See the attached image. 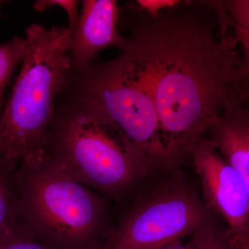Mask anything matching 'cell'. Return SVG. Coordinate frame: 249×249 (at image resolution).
I'll return each instance as SVG.
<instances>
[{"label": "cell", "instance_id": "6da1fadb", "mask_svg": "<svg viewBox=\"0 0 249 249\" xmlns=\"http://www.w3.org/2000/svg\"><path fill=\"white\" fill-rule=\"evenodd\" d=\"M206 16L169 11L139 26L119 56L151 96L167 145L183 162L227 109L247 106L249 58Z\"/></svg>", "mask_w": 249, "mask_h": 249}, {"label": "cell", "instance_id": "7a4b0ae2", "mask_svg": "<svg viewBox=\"0 0 249 249\" xmlns=\"http://www.w3.org/2000/svg\"><path fill=\"white\" fill-rule=\"evenodd\" d=\"M46 157L78 182L116 203L152 167L93 100L73 92L55 109Z\"/></svg>", "mask_w": 249, "mask_h": 249}, {"label": "cell", "instance_id": "3957f363", "mask_svg": "<svg viewBox=\"0 0 249 249\" xmlns=\"http://www.w3.org/2000/svg\"><path fill=\"white\" fill-rule=\"evenodd\" d=\"M20 73L0 116V159L19 164L46 158L55 99L72 71L68 28L33 24Z\"/></svg>", "mask_w": 249, "mask_h": 249}, {"label": "cell", "instance_id": "277c9868", "mask_svg": "<svg viewBox=\"0 0 249 249\" xmlns=\"http://www.w3.org/2000/svg\"><path fill=\"white\" fill-rule=\"evenodd\" d=\"M18 221L51 249H98L112 222L110 200L73 179L46 157L18 165Z\"/></svg>", "mask_w": 249, "mask_h": 249}, {"label": "cell", "instance_id": "5b68a950", "mask_svg": "<svg viewBox=\"0 0 249 249\" xmlns=\"http://www.w3.org/2000/svg\"><path fill=\"white\" fill-rule=\"evenodd\" d=\"M181 164L150 168L124 200L98 249H155L217 217Z\"/></svg>", "mask_w": 249, "mask_h": 249}, {"label": "cell", "instance_id": "8992f818", "mask_svg": "<svg viewBox=\"0 0 249 249\" xmlns=\"http://www.w3.org/2000/svg\"><path fill=\"white\" fill-rule=\"evenodd\" d=\"M74 71L73 92L93 100L152 166L182 164L167 145L151 96L120 56Z\"/></svg>", "mask_w": 249, "mask_h": 249}, {"label": "cell", "instance_id": "52a82bcc", "mask_svg": "<svg viewBox=\"0 0 249 249\" xmlns=\"http://www.w3.org/2000/svg\"><path fill=\"white\" fill-rule=\"evenodd\" d=\"M189 157L204 202L225 224L239 248L249 249V186L209 139H196Z\"/></svg>", "mask_w": 249, "mask_h": 249}, {"label": "cell", "instance_id": "ba28073f", "mask_svg": "<svg viewBox=\"0 0 249 249\" xmlns=\"http://www.w3.org/2000/svg\"><path fill=\"white\" fill-rule=\"evenodd\" d=\"M118 19L115 0L83 1L79 22L72 34V70L89 65L103 49L114 46L123 51L127 47L128 38L123 37L116 29Z\"/></svg>", "mask_w": 249, "mask_h": 249}, {"label": "cell", "instance_id": "9c48e42d", "mask_svg": "<svg viewBox=\"0 0 249 249\" xmlns=\"http://www.w3.org/2000/svg\"><path fill=\"white\" fill-rule=\"evenodd\" d=\"M211 129L210 140L249 186V112L245 106L227 109Z\"/></svg>", "mask_w": 249, "mask_h": 249}, {"label": "cell", "instance_id": "30bf717a", "mask_svg": "<svg viewBox=\"0 0 249 249\" xmlns=\"http://www.w3.org/2000/svg\"><path fill=\"white\" fill-rule=\"evenodd\" d=\"M17 166L0 159V239L19 224L14 181Z\"/></svg>", "mask_w": 249, "mask_h": 249}, {"label": "cell", "instance_id": "8fae6325", "mask_svg": "<svg viewBox=\"0 0 249 249\" xmlns=\"http://www.w3.org/2000/svg\"><path fill=\"white\" fill-rule=\"evenodd\" d=\"M188 249H240L229 235L227 228L218 217L188 236Z\"/></svg>", "mask_w": 249, "mask_h": 249}, {"label": "cell", "instance_id": "7c38bea8", "mask_svg": "<svg viewBox=\"0 0 249 249\" xmlns=\"http://www.w3.org/2000/svg\"><path fill=\"white\" fill-rule=\"evenodd\" d=\"M28 48L26 38L15 37L0 45V109L5 87L9 81L15 67L25 57Z\"/></svg>", "mask_w": 249, "mask_h": 249}, {"label": "cell", "instance_id": "4fadbf2b", "mask_svg": "<svg viewBox=\"0 0 249 249\" xmlns=\"http://www.w3.org/2000/svg\"><path fill=\"white\" fill-rule=\"evenodd\" d=\"M225 4L227 5V9L230 10L232 17L235 19L237 39L245 47V53H249V1L248 0H236L227 1Z\"/></svg>", "mask_w": 249, "mask_h": 249}, {"label": "cell", "instance_id": "5bb4252c", "mask_svg": "<svg viewBox=\"0 0 249 249\" xmlns=\"http://www.w3.org/2000/svg\"><path fill=\"white\" fill-rule=\"evenodd\" d=\"M0 249H51L28 233L18 224L0 239Z\"/></svg>", "mask_w": 249, "mask_h": 249}, {"label": "cell", "instance_id": "9a60e30c", "mask_svg": "<svg viewBox=\"0 0 249 249\" xmlns=\"http://www.w3.org/2000/svg\"><path fill=\"white\" fill-rule=\"evenodd\" d=\"M78 1L76 0H39L34 3V8L43 12L46 9L54 6H58L66 11L69 19V28L72 34L76 30L80 15L78 12Z\"/></svg>", "mask_w": 249, "mask_h": 249}, {"label": "cell", "instance_id": "2e32d148", "mask_svg": "<svg viewBox=\"0 0 249 249\" xmlns=\"http://www.w3.org/2000/svg\"><path fill=\"white\" fill-rule=\"evenodd\" d=\"M138 4L146 10L151 18L157 17L160 11L164 9H171L179 4L178 0H139Z\"/></svg>", "mask_w": 249, "mask_h": 249}, {"label": "cell", "instance_id": "e0dca14e", "mask_svg": "<svg viewBox=\"0 0 249 249\" xmlns=\"http://www.w3.org/2000/svg\"><path fill=\"white\" fill-rule=\"evenodd\" d=\"M182 240L178 239V240H174L173 242L155 249H188L186 244L183 243Z\"/></svg>", "mask_w": 249, "mask_h": 249}, {"label": "cell", "instance_id": "ac0fdd59", "mask_svg": "<svg viewBox=\"0 0 249 249\" xmlns=\"http://www.w3.org/2000/svg\"><path fill=\"white\" fill-rule=\"evenodd\" d=\"M0 3H1V2H0ZM0 5H1V4H0Z\"/></svg>", "mask_w": 249, "mask_h": 249}]
</instances>
